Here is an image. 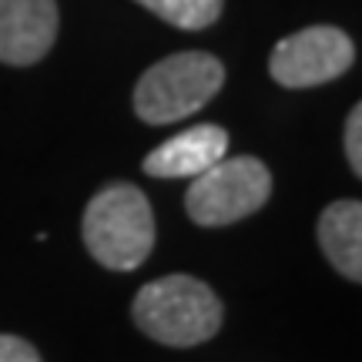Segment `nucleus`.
<instances>
[{
	"mask_svg": "<svg viewBox=\"0 0 362 362\" xmlns=\"http://www.w3.org/2000/svg\"><path fill=\"white\" fill-rule=\"evenodd\" d=\"M84 245L111 272L141 269L155 248V211L148 194L131 181H111L94 194L81 221Z\"/></svg>",
	"mask_w": 362,
	"mask_h": 362,
	"instance_id": "nucleus-1",
	"label": "nucleus"
},
{
	"mask_svg": "<svg viewBox=\"0 0 362 362\" xmlns=\"http://www.w3.org/2000/svg\"><path fill=\"white\" fill-rule=\"evenodd\" d=\"M221 298L194 275H165L141 285L131 319L148 339L171 349L202 346L221 329Z\"/></svg>",
	"mask_w": 362,
	"mask_h": 362,
	"instance_id": "nucleus-2",
	"label": "nucleus"
},
{
	"mask_svg": "<svg viewBox=\"0 0 362 362\" xmlns=\"http://www.w3.org/2000/svg\"><path fill=\"white\" fill-rule=\"evenodd\" d=\"M225 84V67L205 51H181L151 64L134 84V115L144 124H171L202 111Z\"/></svg>",
	"mask_w": 362,
	"mask_h": 362,
	"instance_id": "nucleus-3",
	"label": "nucleus"
},
{
	"mask_svg": "<svg viewBox=\"0 0 362 362\" xmlns=\"http://www.w3.org/2000/svg\"><path fill=\"white\" fill-rule=\"evenodd\" d=\"M272 194V175L255 155L221 158L218 165L192 178L185 211L202 228H225L265 208Z\"/></svg>",
	"mask_w": 362,
	"mask_h": 362,
	"instance_id": "nucleus-4",
	"label": "nucleus"
},
{
	"mask_svg": "<svg viewBox=\"0 0 362 362\" xmlns=\"http://www.w3.org/2000/svg\"><path fill=\"white\" fill-rule=\"evenodd\" d=\"M356 61V47L346 30L329 24L305 27L275 44L269 57V74L282 88H315L342 78Z\"/></svg>",
	"mask_w": 362,
	"mask_h": 362,
	"instance_id": "nucleus-5",
	"label": "nucleus"
},
{
	"mask_svg": "<svg viewBox=\"0 0 362 362\" xmlns=\"http://www.w3.org/2000/svg\"><path fill=\"white\" fill-rule=\"evenodd\" d=\"M57 0H0V64L30 67L54 47Z\"/></svg>",
	"mask_w": 362,
	"mask_h": 362,
	"instance_id": "nucleus-6",
	"label": "nucleus"
},
{
	"mask_svg": "<svg viewBox=\"0 0 362 362\" xmlns=\"http://www.w3.org/2000/svg\"><path fill=\"white\" fill-rule=\"evenodd\" d=\"M228 151V131L218 124H194L175 134L171 141L158 144L144 158V175L151 178H198L202 171L218 165Z\"/></svg>",
	"mask_w": 362,
	"mask_h": 362,
	"instance_id": "nucleus-7",
	"label": "nucleus"
},
{
	"mask_svg": "<svg viewBox=\"0 0 362 362\" xmlns=\"http://www.w3.org/2000/svg\"><path fill=\"white\" fill-rule=\"evenodd\" d=\"M315 238L322 245L325 259L332 262L339 275H346L349 282L362 279V205L356 198L332 202L319 215Z\"/></svg>",
	"mask_w": 362,
	"mask_h": 362,
	"instance_id": "nucleus-8",
	"label": "nucleus"
},
{
	"mask_svg": "<svg viewBox=\"0 0 362 362\" xmlns=\"http://www.w3.org/2000/svg\"><path fill=\"white\" fill-rule=\"evenodd\" d=\"M134 4H141L144 11L181 30H205L218 21L225 7V0H134Z\"/></svg>",
	"mask_w": 362,
	"mask_h": 362,
	"instance_id": "nucleus-9",
	"label": "nucleus"
},
{
	"mask_svg": "<svg viewBox=\"0 0 362 362\" xmlns=\"http://www.w3.org/2000/svg\"><path fill=\"white\" fill-rule=\"evenodd\" d=\"M346 158L349 168L362 175V104H356L346 117Z\"/></svg>",
	"mask_w": 362,
	"mask_h": 362,
	"instance_id": "nucleus-10",
	"label": "nucleus"
},
{
	"mask_svg": "<svg viewBox=\"0 0 362 362\" xmlns=\"http://www.w3.org/2000/svg\"><path fill=\"white\" fill-rule=\"evenodd\" d=\"M0 362H44V359L27 339L0 332Z\"/></svg>",
	"mask_w": 362,
	"mask_h": 362,
	"instance_id": "nucleus-11",
	"label": "nucleus"
}]
</instances>
